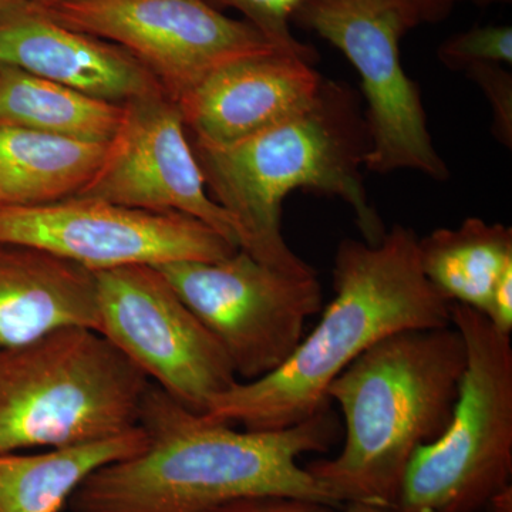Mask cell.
<instances>
[{"label":"cell","instance_id":"cell-18","mask_svg":"<svg viewBox=\"0 0 512 512\" xmlns=\"http://www.w3.org/2000/svg\"><path fill=\"white\" fill-rule=\"evenodd\" d=\"M419 255L424 275L447 302L485 315L498 278L512 265V228L470 217L419 238Z\"/></svg>","mask_w":512,"mask_h":512},{"label":"cell","instance_id":"cell-29","mask_svg":"<svg viewBox=\"0 0 512 512\" xmlns=\"http://www.w3.org/2000/svg\"><path fill=\"white\" fill-rule=\"evenodd\" d=\"M8 2H9V0H0V9H2L3 6H5L6 3H8Z\"/></svg>","mask_w":512,"mask_h":512},{"label":"cell","instance_id":"cell-10","mask_svg":"<svg viewBox=\"0 0 512 512\" xmlns=\"http://www.w3.org/2000/svg\"><path fill=\"white\" fill-rule=\"evenodd\" d=\"M35 8L126 50L174 103L225 64L276 50L207 0H40Z\"/></svg>","mask_w":512,"mask_h":512},{"label":"cell","instance_id":"cell-9","mask_svg":"<svg viewBox=\"0 0 512 512\" xmlns=\"http://www.w3.org/2000/svg\"><path fill=\"white\" fill-rule=\"evenodd\" d=\"M99 328L151 383L197 413L239 382L227 353L156 266L93 272Z\"/></svg>","mask_w":512,"mask_h":512},{"label":"cell","instance_id":"cell-14","mask_svg":"<svg viewBox=\"0 0 512 512\" xmlns=\"http://www.w3.org/2000/svg\"><path fill=\"white\" fill-rule=\"evenodd\" d=\"M0 66L110 103L163 92L126 50L60 25L35 6L0 22Z\"/></svg>","mask_w":512,"mask_h":512},{"label":"cell","instance_id":"cell-4","mask_svg":"<svg viewBox=\"0 0 512 512\" xmlns=\"http://www.w3.org/2000/svg\"><path fill=\"white\" fill-rule=\"evenodd\" d=\"M466 366L463 335L447 325L387 336L333 380L345 441L305 467L333 503L396 510L414 454L450 423Z\"/></svg>","mask_w":512,"mask_h":512},{"label":"cell","instance_id":"cell-21","mask_svg":"<svg viewBox=\"0 0 512 512\" xmlns=\"http://www.w3.org/2000/svg\"><path fill=\"white\" fill-rule=\"evenodd\" d=\"M437 57L447 69L463 72L474 64L511 66L512 28L510 25H488L457 33L441 43Z\"/></svg>","mask_w":512,"mask_h":512},{"label":"cell","instance_id":"cell-1","mask_svg":"<svg viewBox=\"0 0 512 512\" xmlns=\"http://www.w3.org/2000/svg\"><path fill=\"white\" fill-rule=\"evenodd\" d=\"M138 424L146 448L94 471L70 497V511L208 512L269 495L340 508L298 461L336 443L340 423L330 404L286 429L235 430L151 383Z\"/></svg>","mask_w":512,"mask_h":512},{"label":"cell","instance_id":"cell-16","mask_svg":"<svg viewBox=\"0 0 512 512\" xmlns=\"http://www.w3.org/2000/svg\"><path fill=\"white\" fill-rule=\"evenodd\" d=\"M110 143L0 126V207L72 198L103 164Z\"/></svg>","mask_w":512,"mask_h":512},{"label":"cell","instance_id":"cell-30","mask_svg":"<svg viewBox=\"0 0 512 512\" xmlns=\"http://www.w3.org/2000/svg\"><path fill=\"white\" fill-rule=\"evenodd\" d=\"M39 2H40V0H39Z\"/></svg>","mask_w":512,"mask_h":512},{"label":"cell","instance_id":"cell-5","mask_svg":"<svg viewBox=\"0 0 512 512\" xmlns=\"http://www.w3.org/2000/svg\"><path fill=\"white\" fill-rule=\"evenodd\" d=\"M151 380L90 328L0 350V454L111 439L140 426Z\"/></svg>","mask_w":512,"mask_h":512},{"label":"cell","instance_id":"cell-3","mask_svg":"<svg viewBox=\"0 0 512 512\" xmlns=\"http://www.w3.org/2000/svg\"><path fill=\"white\" fill-rule=\"evenodd\" d=\"M191 146L212 200L237 224L239 248L276 271L316 276L282 234V205L293 191L348 202L367 244H379L386 234L360 171L370 151L365 114L345 84L323 80L309 109L255 136L227 146Z\"/></svg>","mask_w":512,"mask_h":512},{"label":"cell","instance_id":"cell-6","mask_svg":"<svg viewBox=\"0 0 512 512\" xmlns=\"http://www.w3.org/2000/svg\"><path fill=\"white\" fill-rule=\"evenodd\" d=\"M467 366L439 439L416 451L396 510L480 512L512 477V345L483 313L451 303Z\"/></svg>","mask_w":512,"mask_h":512},{"label":"cell","instance_id":"cell-13","mask_svg":"<svg viewBox=\"0 0 512 512\" xmlns=\"http://www.w3.org/2000/svg\"><path fill=\"white\" fill-rule=\"evenodd\" d=\"M323 80L308 60L269 50L225 64L177 104L194 141L227 146L309 109Z\"/></svg>","mask_w":512,"mask_h":512},{"label":"cell","instance_id":"cell-7","mask_svg":"<svg viewBox=\"0 0 512 512\" xmlns=\"http://www.w3.org/2000/svg\"><path fill=\"white\" fill-rule=\"evenodd\" d=\"M292 22L339 49L362 79L370 136L366 170L420 171L437 181L448 168L431 141L419 84L400 60V39L412 23L392 0H308Z\"/></svg>","mask_w":512,"mask_h":512},{"label":"cell","instance_id":"cell-26","mask_svg":"<svg viewBox=\"0 0 512 512\" xmlns=\"http://www.w3.org/2000/svg\"><path fill=\"white\" fill-rule=\"evenodd\" d=\"M485 510H490L491 512H512V485H508V487L498 491L491 498Z\"/></svg>","mask_w":512,"mask_h":512},{"label":"cell","instance_id":"cell-8","mask_svg":"<svg viewBox=\"0 0 512 512\" xmlns=\"http://www.w3.org/2000/svg\"><path fill=\"white\" fill-rule=\"evenodd\" d=\"M156 268L218 340L239 382L284 366L323 308L318 276L284 274L241 248L220 261Z\"/></svg>","mask_w":512,"mask_h":512},{"label":"cell","instance_id":"cell-17","mask_svg":"<svg viewBox=\"0 0 512 512\" xmlns=\"http://www.w3.org/2000/svg\"><path fill=\"white\" fill-rule=\"evenodd\" d=\"M147 446L140 426L111 439L43 453L0 454V512H60L87 477Z\"/></svg>","mask_w":512,"mask_h":512},{"label":"cell","instance_id":"cell-23","mask_svg":"<svg viewBox=\"0 0 512 512\" xmlns=\"http://www.w3.org/2000/svg\"><path fill=\"white\" fill-rule=\"evenodd\" d=\"M208 512H340L332 505L296 497H251L221 505Z\"/></svg>","mask_w":512,"mask_h":512},{"label":"cell","instance_id":"cell-27","mask_svg":"<svg viewBox=\"0 0 512 512\" xmlns=\"http://www.w3.org/2000/svg\"><path fill=\"white\" fill-rule=\"evenodd\" d=\"M340 512H400L392 508H380L375 505L366 504H345Z\"/></svg>","mask_w":512,"mask_h":512},{"label":"cell","instance_id":"cell-25","mask_svg":"<svg viewBox=\"0 0 512 512\" xmlns=\"http://www.w3.org/2000/svg\"><path fill=\"white\" fill-rule=\"evenodd\" d=\"M402 10L413 28L421 23H437L446 19L448 13L461 0H392Z\"/></svg>","mask_w":512,"mask_h":512},{"label":"cell","instance_id":"cell-28","mask_svg":"<svg viewBox=\"0 0 512 512\" xmlns=\"http://www.w3.org/2000/svg\"><path fill=\"white\" fill-rule=\"evenodd\" d=\"M473 2L478 3V5H493V3H508L511 0H473Z\"/></svg>","mask_w":512,"mask_h":512},{"label":"cell","instance_id":"cell-20","mask_svg":"<svg viewBox=\"0 0 512 512\" xmlns=\"http://www.w3.org/2000/svg\"><path fill=\"white\" fill-rule=\"evenodd\" d=\"M215 9H235L245 16V22L281 52L302 57L312 64L318 53L312 47L303 45L291 32V22L296 10L308 0H207Z\"/></svg>","mask_w":512,"mask_h":512},{"label":"cell","instance_id":"cell-19","mask_svg":"<svg viewBox=\"0 0 512 512\" xmlns=\"http://www.w3.org/2000/svg\"><path fill=\"white\" fill-rule=\"evenodd\" d=\"M124 104L96 99L22 70L0 66V126L110 143Z\"/></svg>","mask_w":512,"mask_h":512},{"label":"cell","instance_id":"cell-22","mask_svg":"<svg viewBox=\"0 0 512 512\" xmlns=\"http://www.w3.org/2000/svg\"><path fill=\"white\" fill-rule=\"evenodd\" d=\"M468 79L477 84L493 111V136L504 147H512V74L503 64H474L464 70Z\"/></svg>","mask_w":512,"mask_h":512},{"label":"cell","instance_id":"cell-11","mask_svg":"<svg viewBox=\"0 0 512 512\" xmlns=\"http://www.w3.org/2000/svg\"><path fill=\"white\" fill-rule=\"evenodd\" d=\"M0 244L42 249L92 272L220 261L239 249L188 215L74 197L36 207H0Z\"/></svg>","mask_w":512,"mask_h":512},{"label":"cell","instance_id":"cell-15","mask_svg":"<svg viewBox=\"0 0 512 512\" xmlns=\"http://www.w3.org/2000/svg\"><path fill=\"white\" fill-rule=\"evenodd\" d=\"M76 326L99 328L93 272L42 249L0 244V350Z\"/></svg>","mask_w":512,"mask_h":512},{"label":"cell","instance_id":"cell-24","mask_svg":"<svg viewBox=\"0 0 512 512\" xmlns=\"http://www.w3.org/2000/svg\"><path fill=\"white\" fill-rule=\"evenodd\" d=\"M498 332L511 336L512 332V265L504 269L491 295L490 306L485 313Z\"/></svg>","mask_w":512,"mask_h":512},{"label":"cell","instance_id":"cell-12","mask_svg":"<svg viewBox=\"0 0 512 512\" xmlns=\"http://www.w3.org/2000/svg\"><path fill=\"white\" fill-rule=\"evenodd\" d=\"M74 198L188 215L239 248L237 224L208 194L178 104L164 92L124 103L103 164Z\"/></svg>","mask_w":512,"mask_h":512},{"label":"cell","instance_id":"cell-2","mask_svg":"<svg viewBox=\"0 0 512 512\" xmlns=\"http://www.w3.org/2000/svg\"><path fill=\"white\" fill-rule=\"evenodd\" d=\"M332 276V301L288 362L261 379L238 382L204 414L245 430L295 426L330 404L333 380L380 340L451 325V303L424 275L412 228L394 225L376 245L343 239Z\"/></svg>","mask_w":512,"mask_h":512}]
</instances>
